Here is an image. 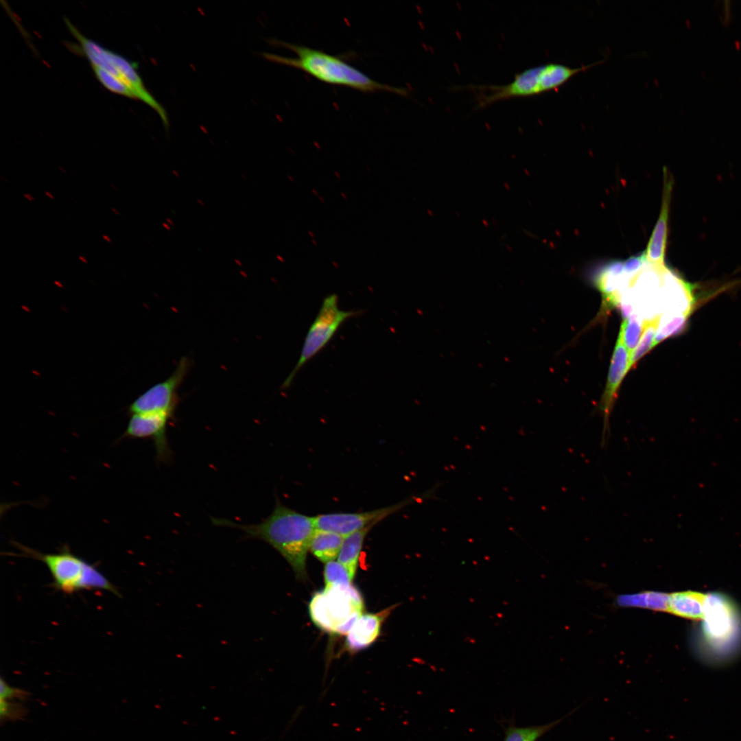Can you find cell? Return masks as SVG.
<instances>
[{
  "mask_svg": "<svg viewBox=\"0 0 741 741\" xmlns=\"http://www.w3.org/2000/svg\"><path fill=\"white\" fill-rule=\"evenodd\" d=\"M630 354L620 338H618L611 358L608 379L600 403L599 409L603 416V427L600 445L604 448L609 442L611 432L609 418L616 399L618 388L629 370Z\"/></svg>",
  "mask_w": 741,
  "mask_h": 741,
  "instance_id": "obj_10",
  "label": "cell"
},
{
  "mask_svg": "<svg viewBox=\"0 0 741 741\" xmlns=\"http://www.w3.org/2000/svg\"><path fill=\"white\" fill-rule=\"evenodd\" d=\"M361 312L342 310L338 307V296L336 294L327 296L308 329L298 360L283 381L281 388H287L291 385L298 371L329 343L345 320L357 316Z\"/></svg>",
  "mask_w": 741,
  "mask_h": 741,
  "instance_id": "obj_6",
  "label": "cell"
},
{
  "mask_svg": "<svg viewBox=\"0 0 741 741\" xmlns=\"http://www.w3.org/2000/svg\"><path fill=\"white\" fill-rule=\"evenodd\" d=\"M171 418L172 417L163 413L131 414L121 438L152 439L157 460L160 462H167L171 456L167 438V425Z\"/></svg>",
  "mask_w": 741,
  "mask_h": 741,
  "instance_id": "obj_9",
  "label": "cell"
},
{
  "mask_svg": "<svg viewBox=\"0 0 741 741\" xmlns=\"http://www.w3.org/2000/svg\"><path fill=\"white\" fill-rule=\"evenodd\" d=\"M111 211H112V212H113L114 214H115L117 215H119V214H120L119 211L115 208H112Z\"/></svg>",
  "mask_w": 741,
  "mask_h": 741,
  "instance_id": "obj_30",
  "label": "cell"
},
{
  "mask_svg": "<svg viewBox=\"0 0 741 741\" xmlns=\"http://www.w3.org/2000/svg\"><path fill=\"white\" fill-rule=\"evenodd\" d=\"M93 72L99 82L110 91L125 97L137 99L134 93L124 82L104 69L91 65Z\"/></svg>",
  "mask_w": 741,
  "mask_h": 741,
  "instance_id": "obj_22",
  "label": "cell"
},
{
  "mask_svg": "<svg viewBox=\"0 0 741 741\" xmlns=\"http://www.w3.org/2000/svg\"><path fill=\"white\" fill-rule=\"evenodd\" d=\"M669 594L659 591H644L618 596L617 602L623 607H640L654 611H668Z\"/></svg>",
  "mask_w": 741,
  "mask_h": 741,
  "instance_id": "obj_17",
  "label": "cell"
},
{
  "mask_svg": "<svg viewBox=\"0 0 741 741\" xmlns=\"http://www.w3.org/2000/svg\"><path fill=\"white\" fill-rule=\"evenodd\" d=\"M689 317L682 314L666 313L658 318L654 340L655 346L665 339L680 333L684 329Z\"/></svg>",
  "mask_w": 741,
  "mask_h": 741,
  "instance_id": "obj_20",
  "label": "cell"
},
{
  "mask_svg": "<svg viewBox=\"0 0 741 741\" xmlns=\"http://www.w3.org/2000/svg\"><path fill=\"white\" fill-rule=\"evenodd\" d=\"M432 488L421 495L412 496L403 501L386 507L357 513H333L318 515L315 518L316 529L339 534L343 537L375 524L394 513L411 504L432 498L435 495Z\"/></svg>",
  "mask_w": 741,
  "mask_h": 741,
  "instance_id": "obj_7",
  "label": "cell"
},
{
  "mask_svg": "<svg viewBox=\"0 0 741 741\" xmlns=\"http://www.w3.org/2000/svg\"><path fill=\"white\" fill-rule=\"evenodd\" d=\"M391 610L388 608L377 613L362 614L347 634V649L357 652L370 646L379 637L382 624Z\"/></svg>",
  "mask_w": 741,
  "mask_h": 741,
  "instance_id": "obj_13",
  "label": "cell"
},
{
  "mask_svg": "<svg viewBox=\"0 0 741 741\" xmlns=\"http://www.w3.org/2000/svg\"><path fill=\"white\" fill-rule=\"evenodd\" d=\"M576 710H573L571 713L557 720L542 725L518 727L510 724L504 728V736L502 741H537L541 736L561 723Z\"/></svg>",
  "mask_w": 741,
  "mask_h": 741,
  "instance_id": "obj_18",
  "label": "cell"
},
{
  "mask_svg": "<svg viewBox=\"0 0 741 741\" xmlns=\"http://www.w3.org/2000/svg\"><path fill=\"white\" fill-rule=\"evenodd\" d=\"M102 237H103V239H105V240H106V241L107 242H110H110H112V240H111V239H110V236H108V235H102Z\"/></svg>",
  "mask_w": 741,
  "mask_h": 741,
  "instance_id": "obj_28",
  "label": "cell"
},
{
  "mask_svg": "<svg viewBox=\"0 0 741 741\" xmlns=\"http://www.w3.org/2000/svg\"><path fill=\"white\" fill-rule=\"evenodd\" d=\"M211 521L217 526L239 529L248 538L264 541L285 558L298 578L306 576L307 551L316 530L314 517L300 513L277 500L272 513L258 524H239L215 517Z\"/></svg>",
  "mask_w": 741,
  "mask_h": 741,
  "instance_id": "obj_1",
  "label": "cell"
},
{
  "mask_svg": "<svg viewBox=\"0 0 741 741\" xmlns=\"http://www.w3.org/2000/svg\"><path fill=\"white\" fill-rule=\"evenodd\" d=\"M658 319L645 321L644 329L637 348L630 356L629 369L654 346Z\"/></svg>",
  "mask_w": 741,
  "mask_h": 741,
  "instance_id": "obj_21",
  "label": "cell"
},
{
  "mask_svg": "<svg viewBox=\"0 0 741 741\" xmlns=\"http://www.w3.org/2000/svg\"><path fill=\"white\" fill-rule=\"evenodd\" d=\"M1 700L12 701L14 699L25 701L29 698V693L23 690L13 687L8 685L3 678L0 680Z\"/></svg>",
  "mask_w": 741,
  "mask_h": 741,
  "instance_id": "obj_25",
  "label": "cell"
},
{
  "mask_svg": "<svg viewBox=\"0 0 741 741\" xmlns=\"http://www.w3.org/2000/svg\"><path fill=\"white\" fill-rule=\"evenodd\" d=\"M343 540L344 537L339 534L316 529L309 550L319 561L327 563L338 556Z\"/></svg>",
  "mask_w": 741,
  "mask_h": 741,
  "instance_id": "obj_15",
  "label": "cell"
},
{
  "mask_svg": "<svg viewBox=\"0 0 741 741\" xmlns=\"http://www.w3.org/2000/svg\"><path fill=\"white\" fill-rule=\"evenodd\" d=\"M371 528H366L344 537L338 561L346 568L352 580L355 575L364 541Z\"/></svg>",
  "mask_w": 741,
  "mask_h": 741,
  "instance_id": "obj_16",
  "label": "cell"
},
{
  "mask_svg": "<svg viewBox=\"0 0 741 741\" xmlns=\"http://www.w3.org/2000/svg\"><path fill=\"white\" fill-rule=\"evenodd\" d=\"M600 63L597 62L576 68L548 63L526 69L517 73L512 82L504 85H471L467 89L475 94L478 106L484 108L499 101L533 96L554 90L576 73Z\"/></svg>",
  "mask_w": 741,
  "mask_h": 741,
  "instance_id": "obj_3",
  "label": "cell"
},
{
  "mask_svg": "<svg viewBox=\"0 0 741 741\" xmlns=\"http://www.w3.org/2000/svg\"><path fill=\"white\" fill-rule=\"evenodd\" d=\"M25 556L43 563L53 578L55 589L67 594L81 590H105L120 597L117 588L93 565L74 554L67 545L58 553H43L13 542Z\"/></svg>",
  "mask_w": 741,
  "mask_h": 741,
  "instance_id": "obj_4",
  "label": "cell"
},
{
  "mask_svg": "<svg viewBox=\"0 0 741 741\" xmlns=\"http://www.w3.org/2000/svg\"><path fill=\"white\" fill-rule=\"evenodd\" d=\"M664 182L661 210L646 251L648 262L655 266H665V254L668 233V220L674 180L667 169L663 170Z\"/></svg>",
  "mask_w": 741,
  "mask_h": 741,
  "instance_id": "obj_12",
  "label": "cell"
},
{
  "mask_svg": "<svg viewBox=\"0 0 741 741\" xmlns=\"http://www.w3.org/2000/svg\"><path fill=\"white\" fill-rule=\"evenodd\" d=\"M191 364L189 357H183L170 376L148 388L129 405V414L163 413L173 417L178 401V390Z\"/></svg>",
  "mask_w": 741,
  "mask_h": 741,
  "instance_id": "obj_8",
  "label": "cell"
},
{
  "mask_svg": "<svg viewBox=\"0 0 741 741\" xmlns=\"http://www.w3.org/2000/svg\"><path fill=\"white\" fill-rule=\"evenodd\" d=\"M23 197L30 202H34L35 200L34 197L29 193H23Z\"/></svg>",
  "mask_w": 741,
  "mask_h": 741,
  "instance_id": "obj_26",
  "label": "cell"
},
{
  "mask_svg": "<svg viewBox=\"0 0 741 741\" xmlns=\"http://www.w3.org/2000/svg\"><path fill=\"white\" fill-rule=\"evenodd\" d=\"M325 587L336 585H350L352 579L346 568L339 561H331L325 563L324 570Z\"/></svg>",
  "mask_w": 741,
  "mask_h": 741,
  "instance_id": "obj_23",
  "label": "cell"
},
{
  "mask_svg": "<svg viewBox=\"0 0 741 741\" xmlns=\"http://www.w3.org/2000/svg\"><path fill=\"white\" fill-rule=\"evenodd\" d=\"M27 713L25 707L20 703L10 701H0V716L1 720H14L23 718Z\"/></svg>",
  "mask_w": 741,
  "mask_h": 741,
  "instance_id": "obj_24",
  "label": "cell"
},
{
  "mask_svg": "<svg viewBox=\"0 0 741 741\" xmlns=\"http://www.w3.org/2000/svg\"><path fill=\"white\" fill-rule=\"evenodd\" d=\"M706 596L692 591L669 594L668 611L687 619H703Z\"/></svg>",
  "mask_w": 741,
  "mask_h": 741,
  "instance_id": "obj_14",
  "label": "cell"
},
{
  "mask_svg": "<svg viewBox=\"0 0 741 741\" xmlns=\"http://www.w3.org/2000/svg\"><path fill=\"white\" fill-rule=\"evenodd\" d=\"M645 320L635 312L622 322L618 338L627 349L630 356L637 346L644 329Z\"/></svg>",
  "mask_w": 741,
  "mask_h": 741,
  "instance_id": "obj_19",
  "label": "cell"
},
{
  "mask_svg": "<svg viewBox=\"0 0 741 741\" xmlns=\"http://www.w3.org/2000/svg\"><path fill=\"white\" fill-rule=\"evenodd\" d=\"M45 196H47L51 200H54L55 199L54 195L51 192L45 191Z\"/></svg>",
  "mask_w": 741,
  "mask_h": 741,
  "instance_id": "obj_27",
  "label": "cell"
},
{
  "mask_svg": "<svg viewBox=\"0 0 741 741\" xmlns=\"http://www.w3.org/2000/svg\"><path fill=\"white\" fill-rule=\"evenodd\" d=\"M703 619L706 635L717 644L726 642L734 632L735 621L731 606L719 594L706 596Z\"/></svg>",
  "mask_w": 741,
  "mask_h": 741,
  "instance_id": "obj_11",
  "label": "cell"
},
{
  "mask_svg": "<svg viewBox=\"0 0 741 741\" xmlns=\"http://www.w3.org/2000/svg\"><path fill=\"white\" fill-rule=\"evenodd\" d=\"M78 259L84 263H86L88 262L86 258L84 256L80 255L78 256Z\"/></svg>",
  "mask_w": 741,
  "mask_h": 741,
  "instance_id": "obj_29",
  "label": "cell"
},
{
  "mask_svg": "<svg viewBox=\"0 0 741 741\" xmlns=\"http://www.w3.org/2000/svg\"><path fill=\"white\" fill-rule=\"evenodd\" d=\"M60 169H61L60 171H61L62 172H63V173H64V174H66V173H67V172H66V171H65V170H64V169H62V168L60 167Z\"/></svg>",
  "mask_w": 741,
  "mask_h": 741,
  "instance_id": "obj_31",
  "label": "cell"
},
{
  "mask_svg": "<svg viewBox=\"0 0 741 741\" xmlns=\"http://www.w3.org/2000/svg\"><path fill=\"white\" fill-rule=\"evenodd\" d=\"M364 602L352 584L325 587L314 594L309 604L312 622L325 632L347 635L363 614Z\"/></svg>",
  "mask_w": 741,
  "mask_h": 741,
  "instance_id": "obj_5",
  "label": "cell"
},
{
  "mask_svg": "<svg viewBox=\"0 0 741 741\" xmlns=\"http://www.w3.org/2000/svg\"><path fill=\"white\" fill-rule=\"evenodd\" d=\"M277 44L292 51L297 56L288 58L264 53L268 60L301 69L323 82L347 86L362 92L388 91L406 95L407 90L378 82L338 56L303 45L282 41Z\"/></svg>",
  "mask_w": 741,
  "mask_h": 741,
  "instance_id": "obj_2",
  "label": "cell"
}]
</instances>
